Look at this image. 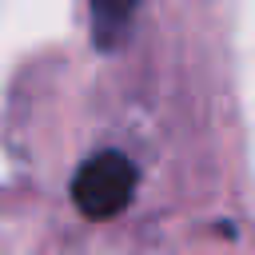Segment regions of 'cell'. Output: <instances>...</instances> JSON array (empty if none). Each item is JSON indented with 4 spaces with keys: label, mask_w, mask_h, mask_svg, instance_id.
I'll return each instance as SVG.
<instances>
[{
    "label": "cell",
    "mask_w": 255,
    "mask_h": 255,
    "mask_svg": "<svg viewBox=\"0 0 255 255\" xmlns=\"http://www.w3.org/2000/svg\"><path fill=\"white\" fill-rule=\"evenodd\" d=\"M135 187H139L135 163L124 151L104 147V151L88 155L76 167V175H72V203L88 219H112V215H120L135 199Z\"/></svg>",
    "instance_id": "cell-1"
},
{
    "label": "cell",
    "mask_w": 255,
    "mask_h": 255,
    "mask_svg": "<svg viewBox=\"0 0 255 255\" xmlns=\"http://www.w3.org/2000/svg\"><path fill=\"white\" fill-rule=\"evenodd\" d=\"M135 12H139V0H88L92 44L100 52H116L128 40V32H131Z\"/></svg>",
    "instance_id": "cell-2"
}]
</instances>
